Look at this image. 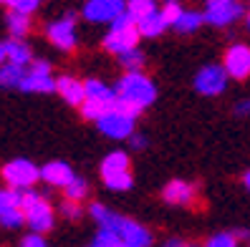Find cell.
I'll use <instances>...</instances> for the list:
<instances>
[{
    "label": "cell",
    "mask_w": 250,
    "mask_h": 247,
    "mask_svg": "<svg viewBox=\"0 0 250 247\" xmlns=\"http://www.w3.org/2000/svg\"><path fill=\"white\" fill-rule=\"evenodd\" d=\"M116 96H119L122 109L139 116V111H144L157 98V89L142 71H129V74H124L119 78V83H116Z\"/></svg>",
    "instance_id": "1"
},
{
    "label": "cell",
    "mask_w": 250,
    "mask_h": 247,
    "mask_svg": "<svg viewBox=\"0 0 250 247\" xmlns=\"http://www.w3.org/2000/svg\"><path fill=\"white\" fill-rule=\"evenodd\" d=\"M139 38H142V33H139L137 20L124 10L122 16L111 23L109 33L104 36V48H106L109 53H116V56H119V53H124V51L137 48Z\"/></svg>",
    "instance_id": "2"
},
{
    "label": "cell",
    "mask_w": 250,
    "mask_h": 247,
    "mask_svg": "<svg viewBox=\"0 0 250 247\" xmlns=\"http://www.w3.org/2000/svg\"><path fill=\"white\" fill-rule=\"evenodd\" d=\"M21 207H23V214H25V222L33 232H48L53 227V207L51 202L33 192V190H23L21 192Z\"/></svg>",
    "instance_id": "3"
},
{
    "label": "cell",
    "mask_w": 250,
    "mask_h": 247,
    "mask_svg": "<svg viewBox=\"0 0 250 247\" xmlns=\"http://www.w3.org/2000/svg\"><path fill=\"white\" fill-rule=\"evenodd\" d=\"M134 119L137 116L126 109H122L119 101H116V106L109 109L104 116H99L96 124H99V132L109 139H129L134 134Z\"/></svg>",
    "instance_id": "4"
},
{
    "label": "cell",
    "mask_w": 250,
    "mask_h": 247,
    "mask_svg": "<svg viewBox=\"0 0 250 247\" xmlns=\"http://www.w3.org/2000/svg\"><path fill=\"white\" fill-rule=\"evenodd\" d=\"M41 179V169L28 159H13L3 167V182L10 190H33V184Z\"/></svg>",
    "instance_id": "5"
},
{
    "label": "cell",
    "mask_w": 250,
    "mask_h": 247,
    "mask_svg": "<svg viewBox=\"0 0 250 247\" xmlns=\"http://www.w3.org/2000/svg\"><path fill=\"white\" fill-rule=\"evenodd\" d=\"M245 16V8L240 0H205V20L210 25L225 28L238 23Z\"/></svg>",
    "instance_id": "6"
},
{
    "label": "cell",
    "mask_w": 250,
    "mask_h": 247,
    "mask_svg": "<svg viewBox=\"0 0 250 247\" xmlns=\"http://www.w3.org/2000/svg\"><path fill=\"white\" fill-rule=\"evenodd\" d=\"M46 36H48V40L53 43L56 48L73 51L76 48V16H73V13H66L63 18L48 23Z\"/></svg>",
    "instance_id": "7"
},
{
    "label": "cell",
    "mask_w": 250,
    "mask_h": 247,
    "mask_svg": "<svg viewBox=\"0 0 250 247\" xmlns=\"http://www.w3.org/2000/svg\"><path fill=\"white\" fill-rule=\"evenodd\" d=\"M21 91L28 94H51L56 91V78L51 76V63L48 61H33L31 71L25 74Z\"/></svg>",
    "instance_id": "8"
},
{
    "label": "cell",
    "mask_w": 250,
    "mask_h": 247,
    "mask_svg": "<svg viewBox=\"0 0 250 247\" xmlns=\"http://www.w3.org/2000/svg\"><path fill=\"white\" fill-rule=\"evenodd\" d=\"M25 222L21 207V190H0V225L5 229H18Z\"/></svg>",
    "instance_id": "9"
},
{
    "label": "cell",
    "mask_w": 250,
    "mask_h": 247,
    "mask_svg": "<svg viewBox=\"0 0 250 247\" xmlns=\"http://www.w3.org/2000/svg\"><path fill=\"white\" fill-rule=\"evenodd\" d=\"M126 10L124 0H89L83 5V18L89 23H114Z\"/></svg>",
    "instance_id": "10"
},
{
    "label": "cell",
    "mask_w": 250,
    "mask_h": 247,
    "mask_svg": "<svg viewBox=\"0 0 250 247\" xmlns=\"http://www.w3.org/2000/svg\"><path fill=\"white\" fill-rule=\"evenodd\" d=\"M228 71L225 66H205L200 68V74L195 76V89L202 94V96H217L225 91L228 86Z\"/></svg>",
    "instance_id": "11"
},
{
    "label": "cell",
    "mask_w": 250,
    "mask_h": 247,
    "mask_svg": "<svg viewBox=\"0 0 250 247\" xmlns=\"http://www.w3.org/2000/svg\"><path fill=\"white\" fill-rule=\"evenodd\" d=\"M228 76L235 81H245L250 76V46L235 43L225 51V61H223Z\"/></svg>",
    "instance_id": "12"
},
{
    "label": "cell",
    "mask_w": 250,
    "mask_h": 247,
    "mask_svg": "<svg viewBox=\"0 0 250 247\" xmlns=\"http://www.w3.org/2000/svg\"><path fill=\"white\" fill-rule=\"evenodd\" d=\"M56 91L61 94V98L71 106H81L86 98V86L83 81L73 78V76H58L56 78Z\"/></svg>",
    "instance_id": "13"
},
{
    "label": "cell",
    "mask_w": 250,
    "mask_h": 247,
    "mask_svg": "<svg viewBox=\"0 0 250 247\" xmlns=\"http://www.w3.org/2000/svg\"><path fill=\"white\" fill-rule=\"evenodd\" d=\"M76 177L73 174V169L66 164V162H48L46 167H41V179L51 184V187H68V182Z\"/></svg>",
    "instance_id": "14"
},
{
    "label": "cell",
    "mask_w": 250,
    "mask_h": 247,
    "mask_svg": "<svg viewBox=\"0 0 250 247\" xmlns=\"http://www.w3.org/2000/svg\"><path fill=\"white\" fill-rule=\"evenodd\" d=\"M119 235L126 245H134V247H149L152 245V232L134 220H126V217L119 225Z\"/></svg>",
    "instance_id": "15"
},
{
    "label": "cell",
    "mask_w": 250,
    "mask_h": 247,
    "mask_svg": "<svg viewBox=\"0 0 250 247\" xmlns=\"http://www.w3.org/2000/svg\"><path fill=\"white\" fill-rule=\"evenodd\" d=\"M165 202L169 205H189V202L195 199V187L189 182H182V179H174L165 187V192H162Z\"/></svg>",
    "instance_id": "16"
},
{
    "label": "cell",
    "mask_w": 250,
    "mask_h": 247,
    "mask_svg": "<svg viewBox=\"0 0 250 247\" xmlns=\"http://www.w3.org/2000/svg\"><path fill=\"white\" fill-rule=\"evenodd\" d=\"M137 25H139V33H142L144 38H157V36H162V33L169 28V23L165 20V16H162V10L149 13V16L142 18Z\"/></svg>",
    "instance_id": "17"
},
{
    "label": "cell",
    "mask_w": 250,
    "mask_h": 247,
    "mask_svg": "<svg viewBox=\"0 0 250 247\" xmlns=\"http://www.w3.org/2000/svg\"><path fill=\"white\" fill-rule=\"evenodd\" d=\"M25 74H28L25 66L5 61L3 66H0V86H5V89H21Z\"/></svg>",
    "instance_id": "18"
},
{
    "label": "cell",
    "mask_w": 250,
    "mask_h": 247,
    "mask_svg": "<svg viewBox=\"0 0 250 247\" xmlns=\"http://www.w3.org/2000/svg\"><path fill=\"white\" fill-rule=\"evenodd\" d=\"M83 86H86V98L106 101V104H116V101H119V96H116V89H111V86H106L104 81H99V78L83 81Z\"/></svg>",
    "instance_id": "19"
},
{
    "label": "cell",
    "mask_w": 250,
    "mask_h": 247,
    "mask_svg": "<svg viewBox=\"0 0 250 247\" xmlns=\"http://www.w3.org/2000/svg\"><path fill=\"white\" fill-rule=\"evenodd\" d=\"M5 25L13 38H25L28 31H31V13H21V10H13L5 16Z\"/></svg>",
    "instance_id": "20"
},
{
    "label": "cell",
    "mask_w": 250,
    "mask_h": 247,
    "mask_svg": "<svg viewBox=\"0 0 250 247\" xmlns=\"http://www.w3.org/2000/svg\"><path fill=\"white\" fill-rule=\"evenodd\" d=\"M5 48H8V61H13V63L28 66L33 61V51H31V46H28L23 38H10L5 43Z\"/></svg>",
    "instance_id": "21"
},
{
    "label": "cell",
    "mask_w": 250,
    "mask_h": 247,
    "mask_svg": "<svg viewBox=\"0 0 250 247\" xmlns=\"http://www.w3.org/2000/svg\"><path fill=\"white\" fill-rule=\"evenodd\" d=\"M91 217L99 222V227H106V229H116L119 232V225H122V220L124 217H119L116 212H111L109 207H104V205H91Z\"/></svg>",
    "instance_id": "22"
},
{
    "label": "cell",
    "mask_w": 250,
    "mask_h": 247,
    "mask_svg": "<svg viewBox=\"0 0 250 247\" xmlns=\"http://www.w3.org/2000/svg\"><path fill=\"white\" fill-rule=\"evenodd\" d=\"M129 169V156L124 152H111L104 162H101V177H109L116 171H126Z\"/></svg>",
    "instance_id": "23"
},
{
    "label": "cell",
    "mask_w": 250,
    "mask_h": 247,
    "mask_svg": "<svg viewBox=\"0 0 250 247\" xmlns=\"http://www.w3.org/2000/svg\"><path fill=\"white\" fill-rule=\"evenodd\" d=\"M202 20H205V13H197V10H182L180 20L174 23L172 28H174V31H180V33H195L197 28L202 25Z\"/></svg>",
    "instance_id": "24"
},
{
    "label": "cell",
    "mask_w": 250,
    "mask_h": 247,
    "mask_svg": "<svg viewBox=\"0 0 250 247\" xmlns=\"http://www.w3.org/2000/svg\"><path fill=\"white\" fill-rule=\"evenodd\" d=\"M157 0H126V13L131 18H134L137 23L142 20V18H146L149 13H154L157 10Z\"/></svg>",
    "instance_id": "25"
},
{
    "label": "cell",
    "mask_w": 250,
    "mask_h": 247,
    "mask_svg": "<svg viewBox=\"0 0 250 247\" xmlns=\"http://www.w3.org/2000/svg\"><path fill=\"white\" fill-rule=\"evenodd\" d=\"M104 179V184L109 187V190H114V192H124V190H129L131 187V171L126 169V171H116V174H109V177H101Z\"/></svg>",
    "instance_id": "26"
},
{
    "label": "cell",
    "mask_w": 250,
    "mask_h": 247,
    "mask_svg": "<svg viewBox=\"0 0 250 247\" xmlns=\"http://www.w3.org/2000/svg\"><path fill=\"white\" fill-rule=\"evenodd\" d=\"M63 194H66V199L81 202L86 194H89V184H86L81 177H73V179L68 182V187H63Z\"/></svg>",
    "instance_id": "27"
},
{
    "label": "cell",
    "mask_w": 250,
    "mask_h": 247,
    "mask_svg": "<svg viewBox=\"0 0 250 247\" xmlns=\"http://www.w3.org/2000/svg\"><path fill=\"white\" fill-rule=\"evenodd\" d=\"M122 235L116 229H106V227H101L99 229V235L94 240V247H122Z\"/></svg>",
    "instance_id": "28"
},
{
    "label": "cell",
    "mask_w": 250,
    "mask_h": 247,
    "mask_svg": "<svg viewBox=\"0 0 250 247\" xmlns=\"http://www.w3.org/2000/svg\"><path fill=\"white\" fill-rule=\"evenodd\" d=\"M119 61H122V66H126V71H142V66H144V53H142L139 48H131V51L119 53Z\"/></svg>",
    "instance_id": "29"
},
{
    "label": "cell",
    "mask_w": 250,
    "mask_h": 247,
    "mask_svg": "<svg viewBox=\"0 0 250 247\" xmlns=\"http://www.w3.org/2000/svg\"><path fill=\"white\" fill-rule=\"evenodd\" d=\"M205 247H238V237H235V235H228V232H220V235L210 237Z\"/></svg>",
    "instance_id": "30"
},
{
    "label": "cell",
    "mask_w": 250,
    "mask_h": 247,
    "mask_svg": "<svg viewBox=\"0 0 250 247\" xmlns=\"http://www.w3.org/2000/svg\"><path fill=\"white\" fill-rule=\"evenodd\" d=\"M162 16H165V20H167L169 25L177 23L180 16H182V8L177 5V0H172V3H165V8H162Z\"/></svg>",
    "instance_id": "31"
},
{
    "label": "cell",
    "mask_w": 250,
    "mask_h": 247,
    "mask_svg": "<svg viewBox=\"0 0 250 247\" xmlns=\"http://www.w3.org/2000/svg\"><path fill=\"white\" fill-rule=\"evenodd\" d=\"M58 209H61V214L66 217V220H79L81 217V207H79V202H73V199H66Z\"/></svg>",
    "instance_id": "32"
},
{
    "label": "cell",
    "mask_w": 250,
    "mask_h": 247,
    "mask_svg": "<svg viewBox=\"0 0 250 247\" xmlns=\"http://www.w3.org/2000/svg\"><path fill=\"white\" fill-rule=\"evenodd\" d=\"M41 5V0H13L10 8L13 10H21V13H36Z\"/></svg>",
    "instance_id": "33"
},
{
    "label": "cell",
    "mask_w": 250,
    "mask_h": 247,
    "mask_svg": "<svg viewBox=\"0 0 250 247\" xmlns=\"http://www.w3.org/2000/svg\"><path fill=\"white\" fill-rule=\"evenodd\" d=\"M21 247H48V242L43 240L41 232H31V235H25L21 240Z\"/></svg>",
    "instance_id": "34"
},
{
    "label": "cell",
    "mask_w": 250,
    "mask_h": 247,
    "mask_svg": "<svg viewBox=\"0 0 250 247\" xmlns=\"http://www.w3.org/2000/svg\"><path fill=\"white\" fill-rule=\"evenodd\" d=\"M129 141H131V147H134V149H144V147H146V139L139 136V134H131Z\"/></svg>",
    "instance_id": "35"
},
{
    "label": "cell",
    "mask_w": 250,
    "mask_h": 247,
    "mask_svg": "<svg viewBox=\"0 0 250 247\" xmlns=\"http://www.w3.org/2000/svg\"><path fill=\"white\" fill-rule=\"evenodd\" d=\"M162 247H189V245H187L185 240H167Z\"/></svg>",
    "instance_id": "36"
},
{
    "label": "cell",
    "mask_w": 250,
    "mask_h": 247,
    "mask_svg": "<svg viewBox=\"0 0 250 247\" xmlns=\"http://www.w3.org/2000/svg\"><path fill=\"white\" fill-rule=\"evenodd\" d=\"M235 111H238L240 116H243V114H250V101H240V104H238V109H235Z\"/></svg>",
    "instance_id": "37"
},
{
    "label": "cell",
    "mask_w": 250,
    "mask_h": 247,
    "mask_svg": "<svg viewBox=\"0 0 250 247\" xmlns=\"http://www.w3.org/2000/svg\"><path fill=\"white\" fill-rule=\"evenodd\" d=\"M5 61H8V48H5V43H0V66Z\"/></svg>",
    "instance_id": "38"
},
{
    "label": "cell",
    "mask_w": 250,
    "mask_h": 247,
    "mask_svg": "<svg viewBox=\"0 0 250 247\" xmlns=\"http://www.w3.org/2000/svg\"><path fill=\"white\" fill-rule=\"evenodd\" d=\"M245 187H248V190H250V171L245 174Z\"/></svg>",
    "instance_id": "39"
},
{
    "label": "cell",
    "mask_w": 250,
    "mask_h": 247,
    "mask_svg": "<svg viewBox=\"0 0 250 247\" xmlns=\"http://www.w3.org/2000/svg\"><path fill=\"white\" fill-rule=\"evenodd\" d=\"M13 3V0H0V5H10Z\"/></svg>",
    "instance_id": "40"
},
{
    "label": "cell",
    "mask_w": 250,
    "mask_h": 247,
    "mask_svg": "<svg viewBox=\"0 0 250 247\" xmlns=\"http://www.w3.org/2000/svg\"><path fill=\"white\" fill-rule=\"evenodd\" d=\"M248 31H250V13H248Z\"/></svg>",
    "instance_id": "41"
},
{
    "label": "cell",
    "mask_w": 250,
    "mask_h": 247,
    "mask_svg": "<svg viewBox=\"0 0 250 247\" xmlns=\"http://www.w3.org/2000/svg\"><path fill=\"white\" fill-rule=\"evenodd\" d=\"M122 247H134V245H126V242H122Z\"/></svg>",
    "instance_id": "42"
},
{
    "label": "cell",
    "mask_w": 250,
    "mask_h": 247,
    "mask_svg": "<svg viewBox=\"0 0 250 247\" xmlns=\"http://www.w3.org/2000/svg\"><path fill=\"white\" fill-rule=\"evenodd\" d=\"M162 3H172V0H162Z\"/></svg>",
    "instance_id": "43"
}]
</instances>
